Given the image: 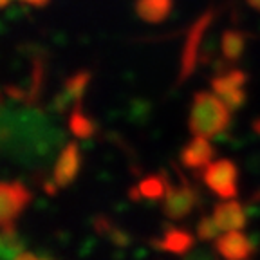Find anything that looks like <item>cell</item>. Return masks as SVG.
I'll return each instance as SVG.
<instances>
[{
  "label": "cell",
  "instance_id": "1",
  "mask_svg": "<svg viewBox=\"0 0 260 260\" xmlns=\"http://www.w3.org/2000/svg\"><path fill=\"white\" fill-rule=\"evenodd\" d=\"M232 125V109L219 96L206 90L193 94L188 126L193 136L217 138Z\"/></svg>",
  "mask_w": 260,
  "mask_h": 260
},
{
  "label": "cell",
  "instance_id": "2",
  "mask_svg": "<svg viewBox=\"0 0 260 260\" xmlns=\"http://www.w3.org/2000/svg\"><path fill=\"white\" fill-rule=\"evenodd\" d=\"M213 16H215L213 15V9H208L188 29L186 42H184L183 53H181V69H179L177 83L186 81L195 73V67L199 63L201 44H203V38L206 35L208 27H210L211 20H213Z\"/></svg>",
  "mask_w": 260,
  "mask_h": 260
},
{
  "label": "cell",
  "instance_id": "3",
  "mask_svg": "<svg viewBox=\"0 0 260 260\" xmlns=\"http://www.w3.org/2000/svg\"><path fill=\"white\" fill-rule=\"evenodd\" d=\"M203 181L220 199H233L239 193V168L232 159L211 161L204 168Z\"/></svg>",
  "mask_w": 260,
  "mask_h": 260
},
{
  "label": "cell",
  "instance_id": "4",
  "mask_svg": "<svg viewBox=\"0 0 260 260\" xmlns=\"http://www.w3.org/2000/svg\"><path fill=\"white\" fill-rule=\"evenodd\" d=\"M181 183L170 184L162 199V213L170 220H181L188 217L201 204V193L183 175L179 174Z\"/></svg>",
  "mask_w": 260,
  "mask_h": 260
},
{
  "label": "cell",
  "instance_id": "5",
  "mask_svg": "<svg viewBox=\"0 0 260 260\" xmlns=\"http://www.w3.org/2000/svg\"><path fill=\"white\" fill-rule=\"evenodd\" d=\"M31 203V191L20 181H0V228L15 224Z\"/></svg>",
  "mask_w": 260,
  "mask_h": 260
},
{
  "label": "cell",
  "instance_id": "6",
  "mask_svg": "<svg viewBox=\"0 0 260 260\" xmlns=\"http://www.w3.org/2000/svg\"><path fill=\"white\" fill-rule=\"evenodd\" d=\"M248 74L240 69H228L211 78V89L230 109H240L248 100L246 94Z\"/></svg>",
  "mask_w": 260,
  "mask_h": 260
},
{
  "label": "cell",
  "instance_id": "7",
  "mask_svg": "<svg viewBox=\"0 0 260 260\" xmlns=\"http://www.w3.org/2000/svg\"><path fill=\"white\" fill-rule=\"evenodd\" d=\"M81 150L76 143H69L58 155V161L54 165L53 181L58 188H67L76 181L78 174L81 170Z\"/></svg>",
  "mask_w": 260,
  "mask_h": 260
},
{
  "label": "cell",
  "instance_id": "8",
  "mask_svg": "<svg viewBox=\"0 0 260 260\" xmlns=\"http://www.w3.org/2000/svg\"><path fill=\"white\" fill-rule=\"evenodd\" d=\"M90 78H92V74L89 71H78L73 76L67 78L63 81V90L54 98V103H53L54 110L61 114V112H67L73 107V103L80 105L87 89H89Z\"/></svg>",
  "mask_w": 260,
  "mask_h": 260
},
{
  "label": "cell",
  "instance_id": "9",
  "mask_svg": "<svg viewBox=\"0 0 260 260\" xmlns=\"http://www.w3.org/2000/svg\"><path fill=\"white\" fill-rule=\"evenodd\" d=\"M215 249L224 260H249L255 253V244L240 232H226L217 237Z\"/></svg>",
  "mask_w": 260,
  "mask_h": 260
},
{
  "label": "cell",
  "instance_id": "10",
  "mask_svg": "<svg viewBox=\"0 0 260 260\" xmlns=\"http://www.w3.org/2000/svg\"><path fill=\"white\" fill-rule=\"evenodd\" d=\"M215 155V148L211 146V143L208 141V138H203V136H195L191 141H188L184 145V148L181 150V165L184 168L191 172H199L204 170L211 162Z\"/></svg>",
  "mask_w": 260,
  "mask_h": 260
},
{
  "label": "cell",
  "instance_id": "11",
  "mask_svg": "<svg viewBox=\"0 0 260 260\" xmlns=\"http://www.w3.org/2000/svg\"><path fill=\"white\" fill-rule=\"evenodd\" d=\"M213 219L222 232H239L248 224V213L239 201L224 199L213 208Z\"/></svg>",
  "mask_w": 260,
  "mask_h": 260
},
{
  "label": "cell",
  "instance_id": "12",
  "mask_svg": "<svg viewBox=\"0 0 260 260\" xmlns=\"http://www.w3.org/2000/svg\"><path fill=\"white\" fill-rule=\"evenodd\" d=\"M154 248L174 255H186L195 246V237L184 228H167L161 239L152 240Z\"/></svg>",
  "mask_w": 260,
  "mask_h": 260
},
{
  "label": "cell",
  "instance_id": "13",
  "mask_svg": "<svg viewBox=\"0 0 260 260\" xmlns=\"http://www.w3.org/2000/svg\"><path fill=\"white\" fill-rule=\"evenodd\" d=\"M170 186V181H168V175L165 172L155 175H148V177L141 179V183L138 186L130 188L128 195L132 201H161L165 199L167 190Z\"/></svg>",
  "mask_w": 260,
  "mask_h": 260
},
{
  "label": "cell",
  "instance_id": "14",
  "mask_svg": "<svg viewBox=\"0 0 260 260\" xmlns=\"http://www.w3.org/2000/svg\"><path fill=\"white\" fill-rule=\"evenodd\" d=\"M136 15L148 24H161L170 16L174 0H136Z\"/></svg>",
  "mask_w": 260,
  "mask_h": 260
},
{
  "label": "cell",
  "instance_id": "15",
  "mask_svg": "<svg viewBox=\"0 0 260 260\" xmlns=\"http://www.w3.org/2000/svg\"><path fill=\"white\" fill-rule=\"evenodd\" d=\"M248 32L240 29H226L220 38V53L228 63L239 61L242 58L244 51L248 47Z\"/></svg>",
  "mask_w": 260,
  "mask_h": 260
},
{
  "label": "cell",
  "instance_id": "16",
  "mask_svg": "<svg viewBox=\"0 0 260 260\" xmlns=\"http://www.w3.org/2000/svg\"><path fill=\"white\" fill-rule=\"evenodd\" d=\"M24 251V239L20 237L15 224L0 228V260H15Z\"/></svg>",
  "mask_w": 260,
  "mask_h": 260
},
{
  "label": "cell",
  "instance_id": "17",
  "mask_svg": "<svg viewBox=\"0 0 260 260\" xmlns=\"http://www.w3.org/2000/svg\"><path fill=\"white\" fill-rule=\"evenodd\" d=\"M69 130L76 138L89 139L96 134L98 123L94 118H90L89 114H85L81 110V105H76L69 114Z\"/></svg>",
  "mask_w": 260,
  "mask_h": 260
},
{
  "label": "cell",
  "instance_id": "18",
  "mask_svg": "<svg viewBox=\"0 0 260 260\" xmlns=\"http://www.w3.org/2000/svg\"><path fill=\"white\" fill-rule=\"evenodd\" d=\"M219 230L220 228L217 226L213 215H203L197 222V239L199 240H215L219 237Z\"/></svg>",
  "mask_w": 260,
  "mask_h": 260
},
{
  "label": "cell",
  "instance_id": "19",
  "mask_svg": "<svg viewBox=\"0 0 260 260\" xmlns=\"http://www.w3.org/2000/svg\"><path fill=\"white\" fill-rule=\"evenodd\" d=\"M20 2L29 4V6H35V8H44V6H47L51 0H20Z\"/></svg>",
  "mask_w": 260,
  "mask_h": 260
},
{
  "label": "cell",
  "instance_id": "20",
  "mask_svg": "<svg viewBox=\"0 0 260 260\" xmlns=\"http://www.w3.org/2000/svg\"><path fill=\"white\" fill-rule=\"evenodd\" d=\"M184 260H211V258L206 255V253H203V251H195V253H191L190 256H186Z\"/></svg>",
  "mask_w": 260,
  "mask_h": 260
},
{
  "label": "cell",
  "instance_id": "21",
  "mask_svg": "<svg viewBox=\"0 0 260 260\" xmlns=\"http://www.w3.org/2000/svg\"><path fill=\"white\" fill-rule=\"evenodd\" d=\"M15 260H38V258H37V255H32V253L22 251L20 255H16V256H15Z\"/></svg>",
  "mask_w": 260,
  "mask_h": 260
},
{
  "label": "cell",
  "instance_id": "22",
  "mask_svg": "<svg viewBox=\"0 0 260 260\" xmlns=\"http://www.w3.org/2000/svg\"><path fill=\"white\" fill-rule=\"evenodd\" d=\"M249 6H251L253 9H256V11H260V0H246Z\"/></svg>",
  "mask_w": 260,
  "mask_h": 260
},
{
  "label": "cell",
  "instance_id": "23",
  "mask_svg": "<svg viewBox=\"0 0 260 260\" xmlns=\"http://www.w3.org/2000/svg\"><path fill=\"white\" fill-rule=\"evenodd\" d=\"M253 130H255L256 134H260V118L253 121Z\"/></svg>",
  "mask_w": 260,
  "mask_h": 260
},
{
  "label": "cell",
  "instance_id": "24",
  "mask_svg": "<svg viewBox=\"0 0 260 260\" xmlns=\"http://www.w3.org/2000/svg\"><path fill=\"white\" fill-rule=\"evenodd\" d=\"M251 201H253V203H260V190L256 191L255 195H253V199H251Z\"/></svg>",
  "mask_w": 260,
  "mask_h": 260
},
{
  "label": "cell",
  "instance_id": "25",
  "mask_svg": "<svg viewBox=\"0 0 260 260\" xmlns=\"http://www.w3.org/2000/svg\"><path fill=\"white\" fill-rule=\"evenodd\" d=\"M9 2H11V0H0V9H2V8H6V6H8Z\"/></svg>",
  "mask_w": 260,
  "mask_h": 260
},
{
  "label": "cell",
  "instance_id": "26",
  "mask_svg": "<svg viewBox=\"0 0 260 260\" xmlns=\"http://www.w3.org/2000/svg\"><path fill=\"white\" fill-rule=\"evenodd\" d=\"M2 102H4V94H2V90H0V105H2Z\"/></svg>",
  "mask_w": 260,
  "mask_h": 260
}]
</instances>
